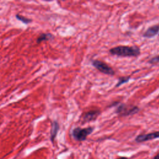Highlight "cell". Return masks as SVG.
<instances>
[{"label": "cell", "mask_w": 159, "mask_h": 159, "mask_svg": "<svg viewBox=\"0 0 159 159\" xmlns=\"http://www.w3.org/2000/svg\"><path fill=\"white\" fill-rule=\"evenodd\" d=\"M109 52L111 55L117 57H137L140 54V50L136 45H119L109 49Z\"/></svg>", "instance_id": "cell-1"}, {"label": "cell", "mask_w": 159, "mask_h": 159, "mask_svg": "<svg viewBox=\"0 0 159 159\" xmlns=\"http://www.w3.org/2000/svg\"><path fill=\"white\" fill-rule=\"evenodd\" d=\"M140 109L137 106L127 105L125 104H120L116 107L115 112L120 116H128L135 114L139 111Z\"/></svg>", "instance_id": "cell-2"}, {"label": "cell", "mask_w": 159, "mask_h": 159, "mask_svg": "<svg viewBox=\"0 0 159 159\" xmlns=\"http://www.w3.org/2000/svg\"><path fill=\"white\" fill-rule=\"evenodd\" d=\"M94 130V127H88L85 128L75 127L72 130V136L77 141L81 142L86 139L87 137L90 135Z\"/></svg>", "instance_id": "cell-3"}, {"label": "cell", "mask_w": 159, "mask_h": 159, "mask_svg": "<svg viewBox=\"0 0 159 159\" xmlns=\"http://www.w3.org/2000/svg\"><path fill=\"white\" fill-rule=\"evenodd\" d=\"M91 63L92 65L96 69L104 74L109 75H114L115 74V71H114V70L102 61L99 60H93L91 61Z\"/></svg>", "instance_id": "cell-4"}, {"label": "cell", "mask_w": 159, "mask_h": 159, "mask_svg": "<svg viewBox=\"0 0 159 159\" xmlns=\"http://www.w3.org/2000/svg\"><path fill=\"white\" fill-rule=\"evenodd\" d=\"M101 111L99 109H94V110H91L88 112H84L83 114L81 116L80 120L82 123H86V122H89L91 121H94L98 116L100 115Z\"/></svg>", "instance_id": "cell-5"}, {"label": "cell", "mask_w": 159, "mask_h": 159, "mask_svg": "<svg viewBox=\"0 0 159 159\" xmlns=\"http://www.w3.org/2000/svg\"><path fill=\"white\" fill-rule=\"evenodd\" d=\"M158 138H159V131L153 132L148 133V134H140L135 137V140L136 142L141 143V142L153 140Z\"/></svg>", "instance_id": "cell-6"}, {"label": "cell", "mask_w": 159, "mask_h": 159, "mask_svg": "<svg viewBox=\"0 0 159 159\" xmlns=\"http://www.w3.org/2000/svg\"><path fill=\"white\" fill-rule=\"evenodd\" d=\"M159 33V24L152 25L148 27L143 34V37L148 39L154 37Z\"/></svg>", "instance_id": "cell-7"}, {"label": "cell", "mask_w": 159, "mask_h": 159, "mask_svg": "<svg viewBox=\"0 0 159 159\" xmlns=\"http://www.w3.org/2000/svg\"><path fill=\"white\" fill-rule=\"evenodd\" d=\"M60 129V126L59 124L58 123L57 121L54 120L52 123V127H51V130H50V139L52 140V142H53L59 130Z\"/></svg>", "instance_id": "cell-8"}, {"label": "cell", "mask_w": 159, "mask_h": 159, "mask_svg": "<svg viewBox=\"0 0 159 159\" xmlns=\"http://www.w3.org/2000/svg\"><path fill=\"white\" fill-rule=\"evenodd\" d=\"M53 38V36L50 34H42L39 35V37L37 39V43H41L42 41L48 40Z\"/></svg>", "instance_id": "cell-9"}, {"label": "cell", "mask_w": 159, "mask_h": 159, "mask_svg": "<svg viewBox=\"0 0 159 159\" xmlns=\"http://www.w3.org/2000/svg\"><path fill=\"white\" fill-rule=\"evenodd\" d=\"M130 76H122V77L119 78L118 82L116 85V87H119L120 85L123 84L124 83L129 82V81L130 80Z\"/></svg>", "instance_id": "cell-10"}, {"label": "cell", "mask_w": 159, "mask_h": 159, "mask_svg": "<svg viewBox=\"0 0 159 159\" xmlns=\"http://www.w3.org/2000/svg\"><path fill=\"white\" fill-rule=\"evenodd\" d=\"M16 17L17 19H18L19 20L21 21L22 22H23V23H24L25 24H29V23L32 22L31 19H28V18H27V17H25L24 16H22L21 15H19V14H17L16 16Z\"/></svg>", "instance_id": "cell-11"}, {"label": "cell", "mask_w": 159, "mask_h": 159, "mask_svg": "<svg viewBox=\"0 0 159 159\" xmlns=\"http://www.w3.org/2000/svg\"><path fill=\"white\" fill-rule=\"evenodd\" d=\"M149 63L150 64H156L159 63V55L153 57V58H152L151 59H150L148 61Z\"/></svg>", "instance_id": "cell-12"}, {"label": "cell", "mask_w": 159, "mask_h": 159, "mask_svg": "<svg viewBox=\"0 0 159 159\" xmlns=\"http://www.w3.org/2000/svg\"><path fill=\"white\" fill-rule=\"evenodd\" d=\"M153 159H159V153H158L153 158Z\"/></svg>", "instance_id": "cell-13"}, {"label": "cell", "mask_w": 159, "mask_h": 159, "mask_svg": "<svg viewBox=\"0 0 159 159\" xmlns=\"http://www.w3.org/2000/svg\"><path fill=\"white\" fill-rule=\"evenodd\" d=\"M116 159H129V158L127 157H120L117 158Z\"/></svg>", "instance_id": "cell-14"}]
</instances>
